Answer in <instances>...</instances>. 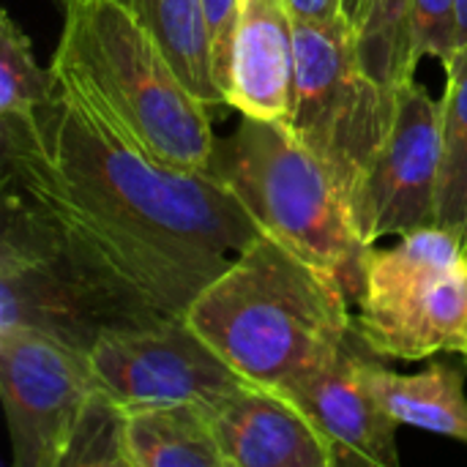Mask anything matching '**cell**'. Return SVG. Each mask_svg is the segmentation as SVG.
I'll return each instance as SVG.
<instances>
[{"label": "cell", "mask_w": 467, "mask_h": 467, "mask_svg": "<svg viewBox=\"0 0 467 467\" xmlns=\"http://www.w3.org/2000/svg\"><path fill=\"white\" fill-rule=\"evenodd\" d=\"M93 378L123 410L145 405H222L249 380L230 367L186 317L107 331L88 353Z\"/></svg>", "instance_id": "9"}, {"label": "cell", "mask_w": 467, "mask_h": 467, "mask_svg": "<svg viewBox=\"0 0 467 467\" xmlns=\"http://www.w3.org/2000/svg\"><path fill=\"white\" fill-rule=\"evenodd\" d=\"M52 66L41 68L27 33L8 11L0 14V142L36 137L41 109L55 99Z\"/></svg>", "instance_id": "17"}, {"label": "cell", "mask_w": 467, "mask_h": 467, "mask_svg": "<svg viewBox=\"0 0 467 467\" xmlns=\"http://www.w3.org/2000/svg\"><path fill=\"white\" fill-rule=\"evenodd\" d=\"M126 467H227L211 408L197 402L129 408L123 416Z\"/></svg>", "instance_id": "15"}, {"label": "cell", "mask_w": 467, "mask_h": 467, "mask_svg": "<svg viewBox=\"0 0 467 467\" xmlns=\"http://www.w3.org/2000/svg\"><path fill=\"white\" fill-rule=\"evenodd\" d=\"M293 27L296 99L287 126L339 178L358 222L367 181L394 123L397 88L367 74L348 16L293 14Z\"/></svg>", "instance_id": "7"}, {"label": "cell", "mask_w": 467, "mask_h": 467, "mask_svg": "<svg viewBox=\"0 0 467 467\" xmlns=\"http://www.w3.org/2000/svg\"><path fill=\"white\" fill-rule=\"evenodd\" d=\"M353 301L356 337L380 361L467 356V249L441 224L400 235L391 249L369 246Z\"/></svg>", "instance_id": "6"}, {"label": "cell", "mask_w": 467, "mask_h": 467, "mask_svg": "<svg viewBox=\"0 0 467 467\" xmlns=\"http://www.w3.org/2000/svg\"><path fill=\"white\" fill-rule=\"evenodd\" d=\"M290 5V11L296 16H306V19H334V16H345L342 11V0H285Z\"/></svg>", "instance_id": "22"}, {"label": "cell", "mask_w": 467, "mask_h": 467, "mask_svg": "<svg viewBox=\"0 0 467 467\" xmlns=\"http://www.w3.org/2000/svg\"><path fill=\"white\" fill-rule=\"evenodd\" d=\"M364 342L353 339L323 367L287 386L337 451L339 465L397 467V421L364 378Z\"/></svg>", "instance_id": "11"}, {"label": "cell", "mask_w": 467, "mask_h": 467, "mask_svg": "<svg viewBox=\"0 0 467 467\" xmlns=\"http://www.w3.org/2000/svg\"><path fill=\"white\" fill-rule=\"evenodd\" d=\"M462 244H465V249H467V230H465V238H462Z\"/></svg>", "instance_id": "25"}, {"label": "cell", "mask_w": 467, "mask_h": 467, "mask_svg": "<svg viewBox=\"0 0 467 467\" xmlns=\"http://www.w3.org/2000/svg\"><path fill=\"white\" fill-rule=\"evenodd\" d=\"M66 3H68V0H66ZM63 8H66V5H63Z\"/></svg>", "instance_id": "27"}, {"label": "cell", "mask_w": 467, "mask_h": 467, "mask_svg": "<svg viewBox=\"0 0 467 467\" xmlns=\"http://www.w3.org/2000/svg\"><path fill=\"white\" fill-rule=\"evenodd\" d=\"M227 467H337V451L285 389L246 383L211 410Z\"/></svg>", "instance_id": "12"}, {"label": "cell", "mask_w": 467, "mask_h": 467, "mask_svg": "<svg viewBox=\"0 0 467 467\" xmlns=\"http://www.w3.org/2000/svg\"><path fill=\"white\" fill-rule=\"evenodd\" d=\"M462 44H467V0H457V47Z\"/></svg>", "instance_id": "23"}, {"label": "cell", "mask_w": 467, "mask_h": 467, "mask_svg": "<svg viewBox=\"0 0 467 467\" xmlns=\"http://www.w3.org/2000/svg\"><path fill=\"white\" fill-rule=\"evenodd\" d=\"M57 3H60V5H66V0H57Z\"/></svg>", "instance_id": "26"}, {"label": "cell", "mask_w": 467, "mask_h": 467, "mask_svg": "<svg viewBox=\"0 0 467 467\" xmlns=\"http://www.w3.org/2000/svg\"><path fill=\"white\" fill-rule=\"evenodd\" d=\"M52 71L153 161L175 170L213 164L211 107L189 90L161 44L118 0L66 3Z\"/></svg>", "instance_id": "3"}, {"label": "cell", "mask_w": 467, "mask_h": 467, "mask_svg": "<svg viewBox=\"0 0 467 467\" xmlns=\"http://www.w3.org/2000/svg\"><path fill=\"white\" fill-rule=\"evenodd\" d=\"M249 205L260 224L301 257L342 282L350 301L369 249L356 211L331 172L287 123L244 118L211 164Z\"/></svg>", "instance_id": "4"}, {"label": "cell", "mask_w": 467, "mask_h": 467, "mask_svg": "<svg viewBox=\"0 0 467 467\" xmlns=\"http://www.w3.org/2000/svg\"><path fill=\"white\" fill-rule=\"evenodd\" d=\"M161 320L170 317L79 263L25 192L3 181L0 331L36 328L90 353L107 331Z\"/></svg>", "instance_id": "5"}, {"label": "cell", "mask_w": 467, "mask_h": 467, "mask_svg": "<svg viewBox=\"0 0 467 467\" xmlns=\"http://www.w3.org/2000/svg\"><path fill=\"white\" fill-rule=\"evenodd\" d=\"M441 156V99L410 77L397 88L394 123L358 208L367 246L435 224Z\"/></svg>", "instance_id": "10"}, {"label": "cell", "mask_w": 467, "mask_h": 467, "mask_svg": "<svg viewBox=\"0 0 467 467\" xmlns=\"http://www.w3.org/2000/svg\"><path fill=\"white\" fill-rule=\"evenodd\" d=\"M465 364H467V356H465Z\"/></svg>", "instance_id": "28"}, {"label": "cell", "mask_w": 467, "mask_h": 467, "mask_svg": "<svg viewBox=\"0 0 467 467\" xmlns=\"http://www.w3.org/2000/svg\"><path fill=\"white\" fill-rule=\"evenodd\" d=\"M348 301L337 276L263 230L183 317L249 383L287 389L353 339Z\"/></svg>", "instance_id": "2"}, {"label": "cell", "mask_w": 467, "mask_h": 467, "mask_svg": "<svg viewBox=\"0 0 467 467\" xmlns=\"http://www.w3.org/2000/svg\"><path fill=\"white\" fill-rule=\"evenodd\" d=\"M224 99L244 118L287 123L296 99V27L285 0H244L224 77Z\"/></svg>", "instance_id": "13"}, {"label": "cell", "mask_w": 467, "mask_h": 467, "mask_svg": "<svg viewBox=\"0 0 467 467\" xmlns=\"http://www.w3.org/2000/svg\"><path fill=\"white\" fill-rule=\"evenodd\" d=\"M364 378L397 424L467 443V394L457 367L435 361L416 375H400L367 353Z\"/></svg>", "instance_id": "14"}, {"label": "cell", "mask_w": 467, "mask_h": 467, "mask_svg": "<svg viewBox=\"0 0 467 467\" xmlns=\"http://www.w3.org/2000/svg\"><path fill=\"white\" fill-rule=\"evenodd\" d=\"M241 3L244 0H202L205 19H208V30H211V44H213V68H216V79H219L222 93H224V77H227V55H230L233 27H235Z\"/></svg>", "instance_id": "21"}, {"label": "cell", "mask_w": 467, "mask_h": 467, "mask_svg": "<svg viewBox=\"0 0 467 467\" xmlns=\"http://www.w3.org/2000/svg\"><path fill=\"white\" fill-rule=\"evenodd\" d=\"M55 82L41 131L0 145L3 181L25 192L79 263L161 315L183 317L265 227L219 172L153 161L66 77Z\"/></svg>", "instance_id": "1"}, {"label": "cell", "mask_w": 467, "mask_h": 467, "mask_svg": "<svg viewBox=\"0 0 467 467\" xmlns=\"http://www.w3.org/2000/svg\"><path fill=\"white\" fill-rule=\"evenodd\" d=\"M342 11H345V16L350 19V25L356 27L358 16H361V11H364V0H342Z\"/></svg>", "instance_id": "24"}, {"label": "cell", "mask_w": 467, "mask_h": 467, "mask_svg": "<svg viewBox=\"0 0 467 467\" xmlns=\"http://www.w3.org/2000/svg\"><path fill=\"white\" fill-rule=\"evenodd\" d=\"M446 90L441 96V178L435 224L465 238L467 230V44L443 63Z\"/></svg>", "instance_id": "18"}, {"label": "cell", "mask_w": 467, "mask_h": 467, "mask_svg": "<svg viewBox=\"0 0 467 467\" xmlns=\"http://www.w3.org/2000/svg\"><path fill=\"white\" fill-rule=\"evenodd\" d=\"M0 394L16 467H63L96 378L85 350L36 328L0 331Z\"/></svg>", "instance_id": "8"}, {"label": "cell", "mask_w": 467, "mask_h": 467, "mask_svg": "<svg viewBox=\"0 0 467 467\" xmlns=\"http://www.w3.org/2000/svg\"><path fill=\"white\" fill-rule=\"evenodd\" d=\"M356 47L361 66L380 85L400 88L416 77L410 0H364L356 22Z\"/></svg>", "instance_id": "19"}, {"label": "cell", "mask_w": 467, "mask_h": 467, "mask_svg": "<svg viewBox=\"0 0 467 467\" xmlns=\"http://www.w3.org/2000/svg\"><path fill=\"white\" fill-rule=\"evenodd\" d=\"M161 44L189 90L208 107L227 104L213 68V44L202 0H118Z\"/></svg>", "instance_id": "16"}, {"label": "cell", "mask_w": 467, "mask_h": 467, "mask_svg": "<svg viewBox=\"0 0 467 467\" xmlns=\"http://www.w3.org/2000/svg\"><path fill=\"white\" fill-rule=\"evenodd\" d=\"M413 55L446 63L457 49V0H410Z\"/></svg>", "instance_id": "20"}]
</instances>
